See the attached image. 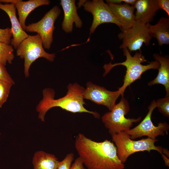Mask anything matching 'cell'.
Returning a JSON list of instances; mask_svg holds the SVG:
<instances>
[{"label": "cell", "instance_id": "12", "mask_svg": "<svg viewBox=\"0 0 169 169\" xmlns=\"http://www.w3.org/2000/svg\"><path fill=\"white\" fill-rule=\"evenodd\" d=\"M0 9L6 12L9 18L13 36L10 44L14 49H17L20 44L29 35L23 29L17 18L14 4L0 3Z\"/></svg>", "mask_w": 169, "mask_h": 169}, {"label": "cell", "instance_id": "7", "mask_svg": "<svg viewBox=\"0 0 169 169\" xmlns=\"http://www.w3.org/2000/svg\"><path fill=\"white\" fill-rule=\"evenodd\" d=\"M148 24H143L136 20L131 27L120 33L118 37L122 42L120 49L127 48L130 52L141 51V49L143 43L146 45L150 44L152 37Z\"/></svg>", "mask_w": 169, "mask_h": 169}, {"label": "cell", "instance_id": "2", "mask_svg": "<svg viewBox=\"0 0 169 169\" xmlns=\"http://www.w3.org/2000/svg\"><path fill=\"white\" fill-rule=\"evenodd\" d=\"M67 88L65 95L56 99H54L55 92L53 89L47 88L43 90V98L36 108L39 119L44 121L46 113L54 107H59L73 113H89L95 118H100V114L98 112L89 111L84 106L86 104L83 95L85 89L77 83L69 84Z\"/></svg>", "mask_w": 169, "mask_h": 169}, {"label": "cell", "instance_id": "30", "mask_svg": "<svg viewBox=\"0 0 169 169\" xmlns=\"http://www.w3.org/2000/svg\"><path fill=\"white\" fill-rule=\"evenodd\" d=\"M122 1L123 2H124V3L134 6L136 1V0H122Z\"/></svg>", "mask_w": 169, "mask_h": 169}, {"label": "cell", "instance_id": "26", "mask_svg": "<svg viewBox=\"0 0 169 169\" xmlns=\"http://www.w3.org/2000/svg\"><path fill=\"white\" fill-rule=\"evenodd\" d=\"M159 9H162L169 16V0H158Z\"/></svg>", "mask_w": 169, "mask_h": 169}, {"label": "cell", "instance_id": "16", "mask_svg": "<svg viewBox=\"0 0 169 169\" xmlns=\"http://www.w3.org/2000/svg\"><path fill=\"white\" fill-rule=\"evenodd\" d=\"M153 56L155 60L159 63L160 66L157 76L148 85L150 86L157 84L163 85L166 92V96H169V59L167 56L157 53L154 54Z\"/></svg>", "mask_w": 169, "mask_h": 169}, {"label": "cell", "instance_id": "27", "mask_svg": "<svg viewBox=\"0 0 169 169\" xmlns=\"http://www.w3.org/2000/svg\"><path fill=\"white\" fill-rule=\"evenodd\" d=\"M70 169H87L84 167L83 162L79 157L77 158L71 166Z\"/></svg>", "mask_w": 169, "mask_h": 169}, {"label": "cell", "instance_id": "25", "mask_svg": "<svg viewBox=\"0 0 169 169\" xmlns=\"http://www.w3.org/2000/svg\"><path fill=\"white\" fill-rule=\"evenodd\" d=\"M0 80L11 84H15L14 82L8 73L5 66L0 64Z\"/></svg>", "mask_w": 169, "mask_h": 169}, {"label": "cell", "instance_id": "15", "mask_svg": "<svg viewBox=\"0 0 169 169\" xmlns=\"http://www.w3.org/2000/svg\"><path fill=\"white\" fill-rule=\"evenodd\" d=\"M134 6L136 9V20L145 24L153 21L159 9L158 0H137Z\"/></svg>", "mask_w": 169, "mask_h": 169}, {"label": "cell", "instance_id": "5", "mask_svg": "<svg viewBox=\"0 0 169 169\" xmlns=\"http://www.w3.org/2000/svg\"><path fill=\"white\" fill-rule=\"evenodd\" d=\"M130 110L128 100L123 97L111 111L106 113L101 117L102 122L111 135L126 131L131 129L134 123L141 120V117L136 119L126 118L125 115Z\"/></svg>", "mask_w": 169, "mask_h": 169}, {"label": "cell", "instance_id": "6", "mask_svg": "<svg viewBox=\"0 0 169 169\" xmlns=\"http://www.w3.org/2000/svg\"><path fill=\"white\" fill-rule=\"evenodd\" d=\"M17 55L24 59V73L26 77L29 75L31 65L36 60L44 58L53 62L55 54H49L44 50L42 39L38 34L29 35L20 44L17 49Z\"/></svg>", "mask_w": 169, "mask_h": 169}, {"label": "cell", "instance_id": "14", "mask_svg": "<svg viewBox=\"0 0 169 169\" xmlns=\"http://www.w3.org/2000/svg\"><path fill=\"white\" fill-rule=\"evenodd\" d=\"M74 0H61L60 4L64 13V18L62 24V29L67 33H71L73 23L78 28L82 27L83 23L77 13V8Z\"/></svg>", "mask_w": 169, "mask_h": 169}, {"label": "cell", "instance_id": "19", "mask_svg": "<svg viewBox=\"0 0 169 169\" xmlns=\"http://www.w3.org/2000/svg\"><path fill=\"white\" fill-rule=\"evenodd\" d=\"M59 162L54 155L42 151H36L32 160L33 169H57Z\"/></svg>", "mask_w": 169, "mask_h": 169}, {"label": "cell", "instance_id": "11", "mask_svg": "<svg viewBox=\"0 0 169 169\" xmlns=\"http://www.w3.org/2000/svg\"><path fill=\"white\" fill-rule=\"evenodd\" d=\"M83 95L84 99L90 100L97 105H103L110 111L120 95L119 90L115 91H109L90 81L87 83Z\"/></svg>", "mask_w": 169, "mask_h": 169}, {"label": "cell", "instance_id": "4", "mask_svg": "<svg viewBox=\"0 0 169 169\" xmlns=\"http://www.w3.org/2000/svg\"><path fill=\"white\" fill-rule=\"evenodd\" d=\"M111 136L116 147L117 156L123 164L129 156L138 152L146 151L150 153L151 151L155 150L163 154L162 147L155 145L158 141L156 139L147 137L136 141L131 139L130 136L124 131Z\"/></svg>", "mask_w": 169, "mask_h": 169}, {"label": "cell", "instance_id": "29", "mask_svg": "<svg viewBox=\"0 0 169 169\" xmlns=\"http://www.w3.org/2000/svg\"><path fill=\"white\" fill-rule=\"evenodd\" d=\"M18 0H0V3H5L15 4Z\"/></svg>", "mask_w": 169, "mask_h": 169}, {"label": "cell", "instance_id": "17", "mask_svg": "<svg viewBox=\"0 0 169 169\" xmlns=\"http://www.w3.org/2000/svg\"><path fill=\"white\" fill-rule=\"evenodd\" d=\"M50 3L49 0H18L15 4V7L18 11L19 21L24 31L26 20L29 14L36 8L43 5H48Z\"/></svg>", "mask_w": 169, "mask_h": 169}, {"label": "cell", "instance_id": "8", "mask_svg": "<svg viewBox=\"0 0 169 169\" xmlns=\"http://www.w3.org/2000/svg\"><path fill=\"white\" fill-rule=\"evenodd\" d=\"M157 107L156 101L154 100L148 106V112L143 120L136 126L125 131L131 138L135 140L144 136L156 139L159 136H164L165 132L167 134L169 125L166 122H160L157 126L155 125L151 120L152 113Z\"/></svg>", "mask_w": 169, "mask_h": 169}, {"label": "cell", "instance_id": "3", "mask_svg": "<svg viewBox=\"0 0 169 169\" xmlns=\"http://www.w3.org/2000/svg\"><path fill=\"white\" fill-rule=\"evenodd\" d=\"M123 50L124 55L126 57L125 61L114 64H112L110 62L105 64L103 66L105 70L104 76L109 73L113 68L116 66L121 65L126 67V69L123 80V84L118 89L122 97H123L126 88L135 81L141 79V75L144 72L150 69H158L160 66L159 62L155 60L149 62L148 64H142L141 63L146 62V60L141 51L136 52L135 55L132 56L127 48H123Z\"/></svg>", "mask_w": 169, "mask_h": 169}, {"label": "cell", "instance_id": "24", "mask_svg": "<svg viewBox=\"0 0 169 169\" xmlns=\"http://www.w3.org/2000/svg\"><path fill=\"white\" fill-rule=\"evenodd\" d=\"M12 36V33L10 28H0V42L9 44Z\"/></svg>", "mask_w": 169, "mask_h": 169}, {"label": "cell", "instance_id": "1", "mask_svg": "<svg viewBox=\"0 0 169 169\" xmlns=\"http://www.w3.org/2000/svg\"><path fill=\"white\" fill-rule=\"evenodd\" d=\"M75 147L79 157L87 169H124L119 159L114 143L107 139L97 142L79 134Z\"/></svg>", "mask_w": 169, "mask_h": 169}, {"label": "cell", "instance_id": "9", "mask_svg": "<svg viewBox=\"0 0 169 169\" xmlns=\"http://www.w3.org/2000/svg\"><path fill=\"white\" fill-rule=\"evenodd\" d=\"M61 12L58 6H54L40 21L26 26L25 31L37 33L41 38L44 48L50 49L53 41V32L55 28L54 23Z\"/></svg>", "mask_w": 169, "mask_h": 169}, {"label": "cell", "instance_id": "21", "mask_svg": "<svg viewBox=\"0 0 169 169\" xmlns=\"http://www.w3.org/2000/svg\"><path fill=\"white\" fill-rule=\"evenodd\" d=\"M12 85L9 83L0 80V109L7 101Z\"/></svg>", "mask_w": 169, "mask_h": 169}, {"label": "cell", "instance_id": "20", "mask_svg": "<svg viewBox=\"0 0 169 169\" xmlns=\"http://www.w3.org/2000/svg\"><path fill=\"white\" fill-rule=\"evenodd\" d=\"M13 47L0 42V64L5 66L8 63L12 64L14 58Z\"/></svg>", "mask_w": 169, "mask_h": 169}, {"label": "cell", "instance_id": "18", "mask_svg": "<svg viewBox=\"0 0 169 169\" xmlns=\"http://www.w3.org/2000/svg\"><path fill=\"white\" fill-rule=\"evenodd\" d=\"M151 36L156 38L159 46L169 44V18L161 17L154 25L148 24Z\"/></svg>", "mask_w": 169, "mask_h": 169}, {"label": "cell", "instance_id": "13", "mask_svg": "<svg viewBox=\"0 0 169 169\" xmlns=\"http://www.w3.org/2000/svg\"><path fill=\"white\" fill-rule=\"evenodd\" d=\"M113 14L117 18L123 32L131 27L136 21L134 6L125 3L120 4L107 3Z\"/></svg>", "mask_w": 169, "mask_h": 169}, {"label": "cell", "instance_id": "22", "mask_svg": "<svg viewBox=\"0 0 169 169\" xmlns=\"http://www.w3.org/2000/svg\"><path fill=\"white\" fill-rule=\"evenodd\" d=\"M157 107L159 112L165 116H169V96L158 99L156 101Z\"/></svg>", "mask_w": 169, "mask_h": 169}, {"label": "cell", "instance_id": "10", "mask_svg": "<svg viewBox=\"0 0 169 169\" xmlns=\"http://www.w3.org/2000/svg\"><path fill=\"white\" fill-rule=\"evenodd\" d=\"M84 9L90 13L93 19L90 29L91 35L95 31L96 28L100 24L105 23H112L117 25L120 29L121 24L113 14L108 5L102 0L86 1L83 3Z\"/></svg>", "mask_w": 169, "mask_h": 169}, {"label": "cell", "instance_id": "28", "mask_svg": "<svg viewBox=\"0 0 169 169\" xmlns=\"http://www.w3.org/2000/svg\"><path fill=\"white\" fill-rule=\"evenodd\" d=\"M108 3H111L114 4H120L123 2L122 0H108L106 1Z\"/></svg>", "mask_w": 169, "mask_h": 169}, {"label": "cell", "instance_id": "23", "mask_svg": "<svg viewBox=\"0 0 169 169\" xmlns=\"http://www.w3.org/2000/svg\"><path fill=\"white\" fill-rule=\"evenodd\" d=\"M74 156L72 153L67 154L62 161H59L57 169H70Z\"/></svg>", "mask_w": 169, "mask_h": 169}]
</instances>
